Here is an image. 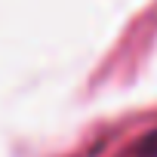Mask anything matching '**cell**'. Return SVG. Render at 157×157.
Returning a JSON list of instances; mask_svg holds the SVG:
<instances>
[{
  "mask_svg": "<svg viewBox=\"0 0 157 157\" xmlns=\"http://www.w3.org/2000/svg\"><path fill=\"white\" fill-rule=\"evenodd\" d=\"M142 154H148V157H151V154H157V129H154V132L145 139V145H142Z\"/></svg>",
  "mask_w": 157,
  "mask_h": 157,
  "instance_id": "6da1fadb",
  "label": "cell"
}]
</instances>
